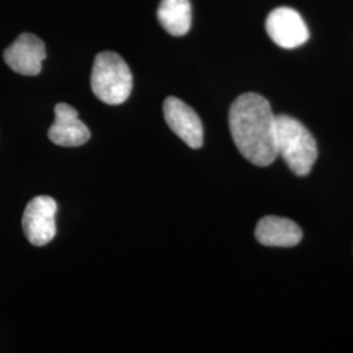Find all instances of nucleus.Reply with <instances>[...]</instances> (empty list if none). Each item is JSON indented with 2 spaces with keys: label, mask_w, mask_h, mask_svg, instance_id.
Wrapping results in <instances>:
<instances>
[{
  "label": "nucleus",
  "mask_w": 353,
  "mask_h": 353,
  "mask_svg": "<svg viewBox=\"0 0 353 353\" xmlns=\"http://www.w3.org/2000/svg\"><path fill=\"white\" fill-rule=\"evenodd\" d=\"M229 127L237 150L252 164L268 166L278 159L276 115L263 96L237 97L229 110Z\"/></svg>",
  "instance_id": "f257e3e1"
},
{
  "label": "nucleus",
  "mask_w": 353,
  "mask_h": 353,
  "mask_svg": "<svg viewBox=\"0 0 353 353\" xmlns=\"http://www.w3.org/2000/svg\"><path fill=\"white\" fill-rule=\"evenodd\" d=\"M276 150L290 170L307 176L318 157L316 139L303 123L290 115H276Z\"/></svg>",
  "instance_id": "f03ea898"
},
{
  "label": "nucleus",
  "mask_w": 353,
  "mask_h": 353,
  "mask_svg": "<svg viewBox=\"0 0 353 353\" xmlns=\"http://www.w3.org/2000/svg\"><path fill=\"white\" fill-rule=\"evenodd\" d=\"M90 85L99 100L108 105H121L131 94L132 74L121 55L102 51L94 59Z\"/></svg>",
  "instance_id": "7ed1b4c3"
},
{
  "label": "nucleus",
  "mask_w": 353,
  "mask_h": 353,
  "mask_svg": "<svg viewBox=\"0 0 353 353\" xmlns=\"http://www.w3.org/2000/svg\"><path fill=\"white\" fill-rule=\"evenodd\" d=\"M57 202L48 195H39L28 203L23 214V229L28 241L34 246H45L57 233Z\"/></svg>",
  "instance_id": "20e7f679"
},
{
  "label": "nucleus",
  "mask_w": 353,
  "mask_h": 353,
  "mask_svg": "<svg viewBox=\"0 0 353 353\" xmlns=\"http://www.w3.org/2000/svg\"><path fill=\"white\" fill-rule=\"evenodd\" d=\"M265 30L268 37L283 49L300 48L310 37L301 14L288 7H279L270 12Z\"/></svg>",
  "instance_id": "39448f33"
},
{
  "label": "nucleus",
  "mask_w": 353,
  "mask_h": 353,
  "mask_svg": "<svg viewBox=\"0 0 353 353\" xmlns=\"http://www.w3.org/2000/svg\"><path fill=\"white\" fill-rule=\"evenodd\" d=\"M7 65L20 75L36 76L42 70L46 58V48L41 38L32 33H23L3 52Z\"/></svg>",
  "instance_id": "423d86ee"
},
{
  "label": "nucleus",
  "mask_w": 353,
  "mask_h": 353,
  "mask_svg": "<svg viewBox=\"0 0 353 353\" xmlns=\"http://www.w3.org/2000/svg\"><path fill=\"white\" fill-rule=\"evenodd\" d=\"M164 115L168 126L190 148L198 150L202 147V121L188 103L173 96L168 97L164 102Z\"/></svg>",
  "instance_id": "0eeeda50"
},
{
  "label": "nucleus",
  "mask_w": 353,
  "mask_h": 353,
  "mask_svg": "<svg viewBox=\"0 0 353 353\" xmlns=\"http://www.w3.org/2000/svg\"><path fill=\"white\" fill-rule=\"evenodd\" d=\"M55 122L49 130V139L61 147H79L90 139L88 127L79 119V114L68 103L55 105Z\"/></svg>",
  "instance_id": "6e6552de"
},
{
  "label": "nucleus",
  "mask_w": 353,
  "mask_h": 353,
  "mask_svg": "<svg viewBox=\"0 0 353 353\" xmlns=\"http://www.w3.org/2000/svg\"><path fill=\"white\" fill-rule=\"evenodd\" d=\"M255 239L270 248H292L303 240V230L290 219L265 216L255 228Z\"/></svg>",
  "instance_id": "1a4fd4ad"
},
{
  "label": "nucleus",
  "mask_w": 353,
  "mask_h": 353,
  "mask_svg": "<svg viewBox=\"0 0 353 353\" xmlns=\"http://www.w3.org/2000/svg\"><path fill=\"white\" fill-rule=\"evenodd\" d=\"M157 17L161 26L172 36H185L189 33L192 20L190 0H161Z\"/></svg>",
  "instance_id": "9d476101"
}]
</instances>
